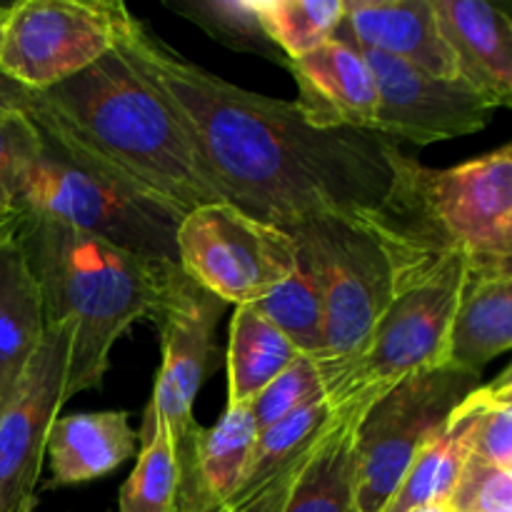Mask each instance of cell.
Instances as JSON below:
<instances>
[{"mask_svg":"<svg viewBox=\"0 0 512 512\" xmlns=\"http://www.w3.org/2000/svg\"><path fill=\"white\" fill-rule=\"evenodd\" d=\"M180 463L173 435L155 425L140 438V455L120 490L118 512H178Z\"/></svg>","mask_w":512,"mask_h":512,"instance_id":"obj_27","label":"cell"},{"mask_svg":"<svg viewBox=\"0 0 512 512\" xmlns=\"http://www.w3.org/2000/svg\"><path fill=\"white\" fill-rule=\"evenodd\" d=\"M285 68L298 83L295 108L313 128L370 130L378 118V85L368 63L350 40L333 35Z\"/></svg>","mask_w":512,"mask_h":512,"instance_id":"obj_14","label":"cell"},{"mask_svg":"<svg viewBox=\"0 0 512 512\" xmlns=\"http://www.w3.org/2000/svg\"><path fill=\"white\" fill-rule=\"evenodd\" d=\"M23 248L43 305V323L73 330L65 398L103 385L110 350L143 318H155L178 263L140 258L68 225L18 215Z\"/></svg>","mask_w":512,"mask_h":512,"instance_id":"obj_3","label":"cell"},{"mask_svg":"<svg viewBox=\"0 0 512 512\" xmlns=\"http://www.w3.org/2000/svg\"><path fill=\"white\" fill-rule=\"evenodd\" d=\"M165 5L225 48L288 65L285 55L265 35L250 0H168Z\"/></svg>","mask_w":512,"mask_h":512,"instance_id":"obj_28","label":"cell"},{"mask_svg":"<svg viewBox=\"0 0 512 512\" xmlns=\"http://www.w3.org/2000/svg\"><path fill=\"white\" fill-rule=\"evenodd\" d=\"M335 35L440 78H455L433 0H343V23Z\"/></svg>","mask_w":512,"mask_h":512,"instance_id":"obj_19","label":"cell"},{"mask_svg":"<svg viewBox=\"0 0 512 512\" xmlns=\"http://www.w3.org/2000/svg\"><path fill=\"white\" fill-rule=\"evenodd\" d=\"M330 420L328 403L320 398L260 430L243 480L225 508L230 512H280L295 480L313 460Z\"/></svg>","mask_w":512,"mask_h":512,"instance_id":"obj_16","label":"cell"},{"mask_svg":"<svg viewBox=\"0 0 512 512\" xmlns=\"http://www.w3.org/2000/svg\"><path fill=\"white\" fill-rule=\"evenodd\" d=\"M253 308L268 318L303 355L318 358L323 353V300H320L318 278L300 250L293 273L258 303H253Z\"/></svg>","mask_w":512,"mask_h":512,"instance_id":"obj_25","label":"cell"},{"mask_svg":"<svg viewBox=\"0 0 512 512\" xmlns=\"http://www.w3.org/2000/svg\"><path fill=\"white\" fill-rule=\"evenodd\" d=\"M15 220H18V215H13V213H8V210L0 208V233H8V230H13Z\"/></svg>","mask_w":512,"mask_h":512,"instance_id":"obj_34","label":"cell"},{"mask_svg":"<svg viewBox=\"0 0 512 512\" xmlns=\"http://www.w3.org/2000/svg\"><path fill=\"white\" fill-rule=\"evenodd\" d=\"M70 325H45L13 398L0 410V512H35L50 428L68 403Z\"/></svg>","mask_w":512,"mask_h":512,"instance_id":"obj_12","label":"cell"},{"mask_svg":"<svg viewBox=\"0 0 512 512\" xmlns=\"http://www.w3.org/2000/svg\"><path fill=\"white\" fill-rule=\"evenodd\" d=\"M325 398L323 380H320L318 365L308 355H300L288 370L278 375L253 403L248 405L253 413L255 425L260 430L280 423L283 418L293 415L295 410L305 408L313 400Z\"/></svg>","mask_w":512,"mask_h":512,"instance_id":"obj_30","label":"cell"},{"mask_svg":"<svg viewBox=\"0 0 512 512\" xmlns=\"http://www.w3.org/2000/svg\"><path fill=\"white\" fill-rule=\"evenodd\" d=\"M140 435L125 410L58 415L45 443L50 465L48 488H68L98 480L133 458Z\"/></svg>","mask_w":512,"mask_h":512,"instance_id":"obj_20","label":"cell"},{"mask_svg":"<svg viewBox=\"0 0 512 512\" xmlns=\"http://www.w3.org/2000/svg\"><path fill=\"white\" fill-rule=\"evenodd\" d=\"M28 115L183 213L225 203L180 115L118 48L65 83L33 93Z\"/></svg>","mask_w":512,"mask_h":512,"instance_id":"obj_2","label":"cell"},{"mask_svg":"<svg viewBox=\"0 0 512 512\" xmlns=\"http://www.w3.org/2000/svg\"><path fill=\"white\" fill-rule=\"evenodd\" d=\"M455 78L495 110L512 103V20L488 0H433Z\"/></svg>","mask_w":512,"mask_h":512,"instance_id":"obj_15","label":"cell"},{"mask_svg":"<svg viewBox=\"0 0 512 512\" xmlns=\"http://www.w3.org/2000/svg\"><path fill=\"white\" fill-rule=\"evenodd\" d=\"M210 512H230V510L223 505V508H215V510H210Z\"/></svg>","mask_w":512,"mask_h":512,"instance_id":"obj_37","label":"cell"},{"mask_svg":"<svg viewBox=\"0 0 512 512\" xmlns=\"http://www.w3.org/2000/svg\"><path fill=\"white\" fill-rule=\"evenodd\" d=\"M290 235L318 278L323 353L313 360L323 378L365 348L393 298V268L373 230L358 220L323 215Z\"/></svg>","mask_w":512,"mask_h":512,"instance_id":"obj_7","label":"cell"},{"mask_svg":"<svg viewBox=\"0 0 512 512\" xmlns=\"http://www.w3.org/2000/svg\"><path fill=\"white\" fill-rule=\"evenodd\" d=\"M478 375L425 368L380 395L355 425V512H380L398 490L418 450L478 388Z\"/></svg>","mask_w":512,"mask_h":512,"instance_id":"obj_8","label":"cell"},{"mask_svg":"<svg viewBox=\"0 0 512 512\" xmlns=\"http://www.w3.org/2000/svg\"><path fill=\"white\" fill-rule=\"evenodd\" d=\"M355 48L378 85L380 103L373 133L393 143L408 140L415 145H433L480 133L490 123L493 105L460 80L440 78L360 45Z\"/></svg>","mask_w":512,"mask_h":512,"instance_id":"obj_13","label":"cell"},{"mask_svg":"<svg viewBox=\"0 0 512 512\" xmlns=\"http://www.w3.org/2000/svg\"><path fill=\"white\" fill-rule=\"evenodd\" d=\"M512 345V268H468L435 368L478 375Z\"/></svg>","mask_w":512,"mask_h":512,"instance_id":"obj_18","label":"cell"},{"mask_svg":"<svg viewBox=\"0 0 512 512\" xmlns=\"http://www.w3.org/2000/svg\"><path fill=\"white\" fill-rule=\"evenodd\" d=\"M393 268V298L370 333L365 348L350 363L323 375L330 415L353 418L403 383L410 375L435 368L445 333L463 288L468 260L460 255H418L383 248Z\"/></svg>","mask_w":512,"mask_h":512,"instance_id":"obj_6","label":"cell"},{"mask_svg":"<svg viewBox=\"0 0 512 512\" xmlns=\"http://www.w3.org/2000/svg\"><path fill=\"white\" fill-rule=\"evenodd\" d=\"M413 512H453V510L448 508V503H435V505H428V508H420Z\"/></svg>","mask_w":512,"mask_h":512,"instance_id":"obj_35","label":"cell"},{"mask_svg":"<svg viewBox=\"0 0 512 512\" xmlns=\"http://www.w3.org/2000/svg\"><path fill=\"white\" fill-rule=\"evenodd\" d=\"M178 268L225 305H253L298 263L293 235L230 203H205L183 215L175 233Z\"/></svg>","mask_w":512,"mask_h":512,"instance_id":"obj_9","label":"cell"},{"mask_svg":"<svg viewBox=\"0 0 512 512\" xmlns=\"http://www.w3.org/2000/svg\"><path fill=\"white\" fill-rule=\"evenodd\" d=\"M25 113L0 115V208L18 215L13 210L15 173H18L20 145L25 135Z\"/></svg>","mask_w":512,"mask_h":512,"instance_id":"obj_32","label":"cell"},{"mask_svg":"<svg viewBox=\"0 0 512 512\" xmlns=\"http://www.w3.org/2000/svg\"><path fill=\"white\" fill-rule=\"evenodd\" d=\"M478 388L448 415L438 433L418 450L403 483L380 512H413L435 503H448L465 460L473 453L478 428Z\"/></svg>","mask_w":512,"mask_h":512,"instance_id":"obj_22","label":"cell"},{"mask_svg":"<svg viewBox=\"0 0 512 512\" xmlns=\"http://www.w3.org/2000/svg\"><path fill=\"white\" fill-rule=\"evenodd\" d=\"M478 428L473 458L512 470V370L505 368L493 383L478 385Z\"/></svg>","mask_w":512,"mask_h":512,"instance_id":"obj_29","label":"cell"},{"mask_svg":"<svg viewBox=\"0 0 512 512\" xmlns=\"http://www.w3.org/2000/svg\"><path fill=\"white\" fill-rule=\"evenodd\" d=\"M258 425L248 405L225 408L210 428L193 425L180 445V505L178 512H210L223 508L243 480L253 453Z\"/></svg>","mask_w":512,"mask_h":512,"instance_id":"obj_17","label":"cell"},{"mask_svg":"<svg viewBox=\"0 0 512 512\" xmlns=\"http://www.w3.org/2000/svg\"><path fill=\"white\" fill-rule=\"evenodd\" d=\"M8 10H10V5H0V33H3V25H5V20H8Z\"/></svg>","mask_w":512,"mask_h":512,"instance_id":"obj_36","label":"cell"},{"mask_svg":"<svg viewBox=\"0 0 512 512\" xmlns=\"http://www.w3.org/2000/svg\"><path fill=\"white\" fill-rule=\"evenodd\" d=\"M125 60L183 120L225 203L290 233L323 215L363 220L393 185V140L370 130H320L295 103L238 88L150 35L128 8Z\"/></svg>","mask_w":512,"mask_h":512,"instance_id":"obj_1","label":"cell"},{"mask_svg":"<svg viewBox=\"0 0 512 512\" xmlns=\"http://www.w3.org/2000/svg\"><path fill=\"white\" fill-rule=\"evenodd\" d=\"M393 185L360 223L388 250L460 255L468 268H512V148L425 168L395 145Z\"/></svg>","mask_w":512,"mask_h":512,"instance_id":"obj_4","label":"cell"},{"mask_svg":"<svg viewBox=\"0 0 512 512\" xmlns=\"http://www.w3.org/2000/svg\"><path fill=\"white\" fill-rule=\"evenodd\" d=\"M125 5L118 0H23L0 33V73L45 93L115 50Z\"/></svg>","mask_w":512,"mask_h":512,"instance_id":"obj_10","label":"cell"},{"mask_svg":"<svg viewBox=\"0 0 512 512\" xmlns=\"http://www.w3.org/2000/svg\"><path fill=\"white\" fill-rule=\"evenodd\" d=\"M453 512H512V470L470 455L448 498Z\"/></svg>","mask_w":512,"mask_h":512,"instance_id":"obj_31","label":"cell"},{"mask_svg":"<svg viewBox=\"0 0 512 512\" xmlns=\"http://www.w3.org/2000/svg\"><path fill=\"white\" fill-rule=\"evenodd\" d=\"M43 333L38 285L13 228L0 233V410L13 398Z\"/></svg>","mask_w":512,"mask_h":512,"instance_id":"obj_21","label":"cell"},{"mask_svg":"<svg viewBox=\"0 0 512 512\" xmlns=\"http://www.w3.org/2000/svg\"><path fill=\"white\" fill-rule=\"evenodd\" d=\"M330 418L313 460L295 480L280 512H355L353 438L358 420Z\"/></svg>","mask_w":512,"mask_h":512,"instance_id":"obj_24","label":"cell"},{"mask_svg":"<svg viewBox=\"0 0 512 512\" xmlns=\"http://www.w3.org/2000/svg\"><path fill=\"white\" fill-rule=\"evenodd\" d=\"M300 355L303 353L253 305H238L230 320L228 408L253 403Z\"/></svg>","mask_w":512,"mask_h":512,"instance_id":"obj_23","label":"cell"},{"mask_svg":"<svg viewBox=\"0 0 512 512\" xmlns=\"http://www.w3.org/2000/svg\"><path fill=\"white\" fill-rule=\"evenodd\" d=\"M15 173L18 215L68 225L150 260L178 263L175 233L183 210L105 168L25 113Z\"/></svg>","mask_w":512,"mask_h":512,"instance_id":"obj_5","label":"cell"},{"mask_svg":"<svg viewBox=\"0 0 512 512\" xmlns=\"http://www.w3.org/2000/svg\"><path fill=\"white\" fill-rule=\"evenodd\" d=\"M30 103H33V93L10 80L5 73H0V115L28 113Z\"/></svg>","mask_w":512,"mask_h":512,"instance_id":"obj_33","label":"cell"},{"mask_svg":"<svg viewBox=\"0 0 512 512\" xmlns=\"http://www.w3.org/2000/svg\"><path fill=\"white\" fill-rule=\"evenodd\" d=\"M265 35L285 60L320 48L343 23V0H250Z\"/></svg>","mask_w":512,"mask_h":512,"instance_id":"obj_26","label":"cell"},{"mask_svg":"<svg viewBox=\"0 0 512 512\" xmlns=\"http://www.w3.org/2000/svg\"><path fill=\"white\" fill-rule=\"evenodd\" d=\"M228 305L173 270L163 303L155 313L160 330V368L155 375L153 395L145 408L140 438L155 425H165L173 435L175 450L188 440L193 428V405L203 388L213 355L215 325Z\"/></svg>","mask_w":512,"mask_h":512,"instance_id":"obj_11","label":"cell"}]
</instances>
